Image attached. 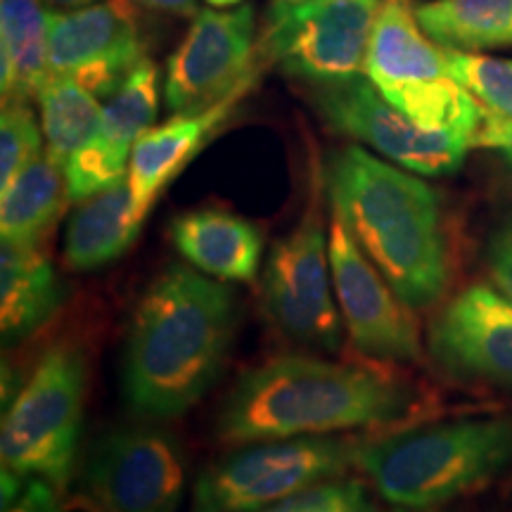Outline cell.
Wrapping results in <instances>:
<instances>
[{
  "mask_svg": "<svg viewBox=\"0 0 512 512\" xmlns=\"http://www.w3.org/2000/svg\"><path fill=\"white\" fill-rule=\"evenodd\" d=\"M238 328V302L223 280L174 264L136 306L121 356V396L143 420L188 413L219 380Z\"/></svg>",
  "mask_w": 512,
  "mask_h": 512,
  "instance_id": "6da1fadb",
  "label": "cell"
},
{
  "mask_svg": "<svg viewBox=\"0 0 512 512\" xmlns=\"http://www.w3.org/2000/svg\"><path fill=\"white\" fill-rule=\"evenodd\" d=\"M415 399L406 382L380 370L290 354L240 377L216 430L233 444L328 437L399 422L413 411Z\"/></svg>",
  "mask_w": 512,
  "mask_h": 512,
  "instance_id": "7a4b0ae2",
  "label": "cell"
},
{
  "mask_svg": "<svg viewBox=\"0 0 512 512\" xmlns=\"http://www.w3.org/2000/svg\"><path fill=\"white\" fill-rule=\"evenodd\" d=\"M332 214L411 309L430 306L448 285V247L439 197L413 171L351 145L332 155Z\"/></svg>",
  "mask_w": 512,
  "mask_h": 512,
  "instance_id": "3957f363",
  "label": "cell"
},
{
  "mask_svg": "<svg viewBox=\"0 0 512 512\" xmlns=\"http://www.w3.org/2000/svg\"><path fill=\"white\" fill-rule=\"evenodd\" d=\"M512 465V415L463 418L363 441L356 467L394 508L434 510Z\"/></svg>",
  "mask_w": 512,
  "mask_h": 512,
  "instance_id": "277c9868",
  "label": "cell"
},
{
  "mask_svg": "<svg viewBox=\"0 0 512 512\" xmlns=\"http://www.w3.org/2000/svg\"><path fill=\"white\" fill-rule=\"evenodd\" d=\"M366 76L396 110L430 131L475 147L486 112L448 69L444 48L420 29L406 0H382L366 57Z\"/></svg>",
  "mask_w": 512,
  "mask_h": 512,
  "instance_id": "5b68a950",
  "label": "cell"
},
{
  "mask_svg": "<svg viewBox=\"0 0 512 512\" xmlns=\"http://www.w3.org/2000/svg\"><path fill=\"white\" fill-rule=\"evenodd\" d=\"M86 380L88 363L79 347L57 344L43 354L3 415V467L67 489L79 456Z\"/></svg>",
  "mask_w": 512,
  "mask_h": 512,
  "instance_id": "8992f818",
  "label": "cell"
},
{
  "mask_svg": "<svg viewBox=\"0 0 512 512\" xmlns=\"http://www.w3.org/2000/svg\"><path fill=\"white\" fill-rule=\"evenodd\" d=\"M363 441L292 437L254 441L202 470L190 512H256L356 467Z\"/></svg>",
  "mask_w": 512,
  "mask_h": 512,
  "instance_id": "52a82bcc",
  "label": "cell"
},
{
  "mask_svg": "<svg viewBox=\"0 0 512 512\" xmlns=\"http://www.w3.org/2000/svg\"><path fill=\"white\" fill-rule=\"evenodd\" d=\"M380 0H275L256 43L259 60L278 62L306 83H337L366 76Z\"/></svg>",
  "mask_w": 512,
  "mask_h": 512,
  "instance_id": "ba28073f",
  "label": "cell"
},
{
  "mask_svg": "<svg viewBox=\"0 0 512 512\" xmlns=\"http://www.w3.org/2000/svg\"><path fill=\"white\" fill-rule=\"evenodd\" d=\"M328 233L313 192L302 221L275 242L261 278V302L287 339L325 354L342 342V313L335 302Z\"/></svg>",
  "mask_w": 512,
  "mask_h": 512,
  "instance_id": "9c48e42d",
  "label": "cell"
},
{
  "mask_svg": "<svg viewBox=\"0 0 512 512\" xmlns=\"http://www.w3.org/2000/svg\"><path fill=\"white\" fill-rule=\"evenodd\" d=\"M81 482L100 512H178L185 456L159 425H128L102 434L83 460Z\"/></svg>",
  "mask_w": 512,
  "mask_h": 512,
  "instance_id": "30bf717a",
  "label": "cell"
},
{
  "mask_svg": "<svg viewBox=\"0 0 512 512\" xmlns=\"http://www.w3.org/2000/svg\"><path fill=\"white\" fill-rule=\"evenodd\" d=\"M309 95L320 117L335 131L373 147L377 155L418 176L453 174L472 147L453 133L415 124L377 91L368 76L311 83Z\"/></svg>",
  "mask_w": 512,
  "mask_h": 512,
  "instance_id": "8fae6325",
  "label": "cell"
},
{
  "mask_svg": "<svg viewBox=\"0 0 512 512\" xmlns=\"http://www.w3.org/2000/svg\"><path fill=\"white\" fill-rule=\"evenodd\" d=\"M252 5L200 10L166 62L164 102L174 114H200L247 81H256Z\"/></svg>",
  "mask_w": 512,
  "mask_h": 512,
  "instance_id": "7c38bea8",
  "label": "cell"
},
{
  "mask_svg": "<svg viewBox=\"0 0 512 512\" xmlns=\"http://www.w3.org/2000/svg\"><path fill=\"white\" fill-rule=\"evenodd\" d=\"M328 245L337 306L354 347L380 361H420L422 339L413 309L335 214L330 219Z\"/></svg>",
  "mask_w": 512,
  "mask_h": 512,
  "instance_id": "4fadbf2b",
  "label": "cell"
},
{
  "mask_svg": "<svg viewBox=\"0 0 512 512\" xmlns=\"http://www.w3.org/2000/svg\"><path fill=\"white\" fill-rule=\"evenodd\" d=\"M128 0H100L50 12V74L72 76L98 98H110L145 60L136 12Z\"/></svg>",
  "mask_w": 512,
  "mask_h": 512,
  "instance_id": "5bb4252c",
  "label": "cell"
},
{
  "mask_svg": "<svg viewBox=\"0 0 512 512\" xmlns=\"http://www.w3.org/2000/svg\"><path fill=\"white\" fill-rule=\"evenodd\" d=\"M430 351L448 373L512 387V302L498 287L470 285L432 323Z\"/></svg>",
  "mask_w": 512,
  "mask_h": 512,
  "instance_id": "9a60e30c",
  "label": "cell"
},
{
  "mask_svg": "<svg viewBox=\"0 0 512 512\" xmlns=\"http://www.w3.org/2000/svg\"><path fill=\"white\" fill-rule=\"evenodd\" d=\"M159 112L157 64L145 57L107 98L95 136L69 159V202H83L128 174L133 147L150 131Z\"/></svg>",
  "mask_w": 512,
  "mask_h": 512,
  "instance_id": "2e32d148",
  "label": "cell"
},
{
  "mask_svg": "<svg viewBox=\"0 0 512 512\" xmlns=\"http://www.w3.org/2000/svg\"><path fill=\"white\" fill-rule=\"evenodd\" d=\"M252 86L254 81H247L238 91L223 98L219 105L200 114H174L166 124L150 128L138 140L133 147L131 162H128L126 178L131 185L133 209L140 221H145L166 185L174 181L183 166L202 150L204 143L230 117L233 107Z\"/></svg>",
  "mask_w": 512,
  "mask_h": 512,
  "instance_id": "e0dca14e",
  "label": "cell"
},
{
  "mask_svg": "<svg viewBox=\"0 0 512 512\" xmlns=\"http://www.w3.org/2000/svg\"><path fill=\"white\" fill-rule=\"evenodd\" d=\"M171 240L197 271L223 283H252L264 254V233L226 209H192L171 223Z\"/></svg>",
  "mask_w": 512,
  "mask_h": 512,
  "instance_id": "ac0fdd59",
  "label": "cell"
},
{
  "mask_svg": "<svg viewBox=\"0 0 512 512\" xmlns=\"http://www.w3.org/2000/svg\"><path fill=\"white\" fill-rule=\"evenodd\" d=\"M64 285L38 245L0 242V332L5 344L43 328L64 304Z\"/></svg>",
  "mask_w": 512,
  "mask_h": 512,
  "instance_id": "d6986e66",
  "label": "cell"
},
{
  "mask_svg": "<svg viewBox=\"0 0 512 512\" xmlns=\"http://www.w3.org/2000/svg\"><path fill=\"white\" fill-rule=\"evenodd\" d=\"M143 221L133 209L128 178L107 185L79 202L67 223L64 261L72 271H95L128 252Z\"/></svg>",
  "mask_w": 512,
  "mask_h": 512,
  "instance_id": "ffe728a7",
  "label": "cell"
},
{
  "mask_svg": "<svg viewBox=\"0 0 512 512\" xmlns=\"http://www.w3.org/2000/svg\"><path fill=\"white\" fill-rule=\"evenodd\" d=\"M50 10L43 0H0V93L3 102L38 98L50 79Z\"/></svg>",
  "mask_w": 512,
  "mask_h": 512,
  "instance_id": "44dd1931",
  "label": "cell"
},
{
  "mask_svg": "<svg viewBox=\"0 0 512 512\" xmlns=\"http://www.w3.org/2000/svg\"><path fill=\"white\" fill-rule=\"evenodd\" d=\"M69 202L67 174L48 152L38 155L10 188L0 192V233L3 240L38 245Z\"/></svg>",
  "mask_w": 512,
  "mask_h": 512,
  "instance_id": "7402d4cb",
  "label": "cell"
},
{
  "mask_svg": "<svg viewBox=\"0 0 512 512\" xmlns=\"http://www.w3.org/2000/svg\"><path fill=\"white\" fill-rule=\"evenodd\" d=\"M413 12L441 48L475 53L512 46V0H432Z\"/></svg>",
  "mask_w": 512,
  "mask_h": 512,
  "instance_id": "603a6c76",
  "label": "cell"
},
{
  "mask_svg": "<svg viewBox=\"0 0 512 512\" xmlns=\"http://www.w3.org/2000/svg\"><path fill=\"white\" fill-rule=\"evenodd\" d=\"M36 100L46 152L67 169L69 159L98 131L105 105H100L98 95L72 76L55 74H50Z\"/></svg>",
  "mask_w": 512,
  "mask_h": 512,
  "instance_id": "cb8c5ba5",
  "label": "cell"
},
{
  "mask_svg": "<svg viewBox=\"0 0 512 512\" xmlns=\"http://www.w3.org/2000/svg\"><path fill=\"white\" fill-rule=\"evenodd\" d=\"M448 69L475 98L486 117L512 126V60L444 48Z\"/></svg>",
  "mask_w": 512,
  "mask_h": 512,
  "instance_id": "d4e9b609",
  "label": "cell"
},
{
  "mask_svg": "<svg viewBox=\"0 0 512 512\" xmlns=\"http://www.w3.org/2000/svg\"><path fill=\"white\" fill-rule=\"evenodd\" d=\"M43 128L29 102H3L0 117V192L41 155Z\"/></svg>",
  "mask_w": 512,
  "mask_h": 512,
  "instance_id": "484cf974",
  "label": "cell"
},
{
  "mask_svg": "<svg viewBox=\"0 0 512 512\" xmlns=\"http://www.w3.org/2000/svg\"><path fill=\"white\" fill-rule=\"evenodd\" d=\"M256 512H380L361 479L337 477Z\"/></svg>",
  "mask_w": 512,
  "mask_h": 512,
  "instance_id": "4316f807",
  "label": "cell"
},
{
  "mask_svg": "<svg viewBox=\"0 0 512 512\" xmlns=\"http://www.w3.org/2000/svg\"><path fill=\"white\" fill-rule=\"evenodd\" d=\"M486 266L494 285L512 302V214L491 235L486 247Z\"/></svg>",
  "mask_w": 512,
  "mask_h": 512,
  "instance_id": "83f0119b",
  "label": "cell"
},
{
  "mask_svg": "<svg viewBox=\"0 0 512 512\" xmlns=\"http://www.w3.org/2000/svg\"><path fill=\"white\" fill-rule=\"evenodd\" d=\"M60 494L62 491H57L46 479L29 477V484L24 486L22 496L3 512H64Z\"/></svg>",
  "mask_w": 512,
  "mask_h": 512,
  "instance_id": "f1b7e54d",
  "label": "cell"
},
{
  "mask_svg": "<svg viewBox=\"0 0 512 512\" xmlns=\"http://www.w3.org/2000/svg\"><path fill=\"white\" fill-rule=\"evenodd\" d=\"M475 147H494V150L501 152V155L512 164V126L498 124V121H491L486 117Z\"/></svg>",
  "mask_w": 512,
  "mask_h": 512,
  "instance_id": "f546056e",
  "label": "cell"
},
{
  "mask_svg": "<svg viewBox=\"0 0 512 512\" xmlns=\"http://www.w3.org/2000/svg\"><path fill=\"white\" fill-rule=\"evenodd\" d=\"M136 8H145L152 12H166V15H181V17H195L197 0H128Z\"/></svg>",
  "mask_w": 512,
  "mask_h": 512,
  "instance_id": "4dcf8cb0",
  "label": "cell"
},
{
  "mask_svg": "<svg viewBox=\"0 0 512 512\" xmlns=\"http://www.w3.org/2000/svg\"><path fill=\"white\" fill-rule=\"evenodd\" d=\"M43 3L53 10H79L86 8V5L100 3V0H43Z\"/></svg>",
  "mask_w": 512,
  "mask_h": 512,
  "instance_id": "1f68e13d",
  "label": "cell"
},
{
  "mask_svg": "<svg viewBox=\"0 0 512 512\" xmlns=\"http://www.w3.org/2000/svg\"><path fill=\"white\" fill-rule=\"evenodd\" d=\"M209 5H214V8H226V5H238L240 0H207Z\"/></svg>",
  "mask_w": 512,
  "mask_h": 512,
  "instance_id": "d6a6232c",
  "label": "cell"
},
{
  "mask_svg": "<svg viewBox=\"0 0 512 512\" xmlns=\"http://www.w3.org/2000/svg\"><path fill=\"white\" fill-rule=\"evenodd\" d=\"M380 512H432V510H408V508H394L392 510H380Z\"/></svg>",
  "mask_w": 512,
  "mask_h": 512,
  "instance_id": "836d02e7",
  "label": "cell"
},
{
  "mask_svg": "<svg viewBox=\"0 0 512 512\" xmlns=\"http://www.w3.org/2000/svg\"><path fill=\"white\" fill-rule=\"evenodd\" d=\"M287 3H311V0H287Z\"/></svg>",
  "mask_w": 512,
  "mask_h": 512,
  "instance_id": "e575fe53",
  "label": "cell"
}]
</instances>
